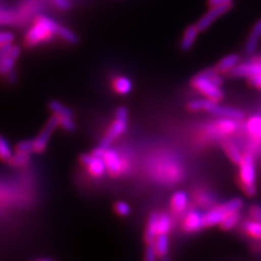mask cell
I'll return each mask as SVG.
<instances>
[{
    "label": "cell",
    "mask_w": 261,
    "mask_h": 261,
    "mask_svg": "<svg viewBox=\"0 0 261 261\" xmlns=\"http://www.w3.org/2000/svg\"><path fill=\"white\" fill-rule=\"evenodd\" d=\"M236 120L233 119H227V118H223L221 121L218 123V127L220 129V132L223 134H228L232 133L236 129Z\"/></svg>",
    "instance_id": "cell-30"
},
{
    "label": "cell",
    "mask_w": 261,
    "mask_h": 261,
    "mask_svg": "<svg viewBox=\"0 0 261 261\" xmlns=\"http://www.w3.org/2000/svg\"><path fill=\"white\" fill-rule=\"evenodd\" d=\"M114 211H116V214L120 217H128L130 215V212H132V209H130V206L126 201L123 200H119L116 203H114Z\"/></svg>",
    "instance_id": "cell-31"
},
{
    "label": "cell",
    "mask_w": 261,
    "mask_h": 261,
    "mask_svg": "<svg viewBox=\"0 0 261 261\" xmlns=\"http://www.w3.org/2000/svg\"><path fill=\"white\" fill-rule=\"evenodd\" d=\"M92 153L103 159L106 168H107V173L111 177H119L123 173V160H122L120 154L116 150L112 149L111 147L102 148V147L98 146L96 149L92 151Z\"/></svg>",
    "instance_id": "cell-4"
},
{
    "label": "cell",
    "mask_w": 261,
    "mask_h": 261,
    "mask_svg": "<svg viewBox=\"0 0 261 261\" xmlns=\"http://www.w3.org/2000/svg\"><path fill=\"white\" fill-rule=\"evenodd\" d=\"M128 125V110L124 106H121L116 110V116H114V120L109 126L107 133L103 136L101 142L99 143V147L102 148H107L110 147V145L118 140L120 136L123 135Z\"/></svg>",
    "instance_id": "cell-2"
},
{
    "label": "cell",
    "mask_w": 261,
    "mask_h": 261,
    "mask_svg": "<svg viewBox=\"0 0 261 261\" xmlns=\"http://www.w3.org/2000/svg\"><path fill=\"white\" fill-rule=\"evenodd\" d=\"M261 39V18L256 21V23L252 27L249 36L246 40V45H245V53L247 55H252L259 45V40Z\"/></svg>",
    "instance_id": "cell-14"
},
{
    "label": "cell",
    "mask_w": 261,
    "mask_h": 261,
    "mask_svg": "<svg viewBox=\"0 0 261 261\" xmlns=\"http://www.w3.org/2000/svg\"><path fill=\"white\" fill-rule=\"evenodd\" d=\"M249 214L251 216V218L256 220L258 222H261V206L260 205H254L250 207Z\"/></svg>",
    "instance_id": "cell-36"
},
{
    "label": "cell",
    "mask_w": 261,
    "mask_h": 261,
    "mask_svg": "<svg viewBox=\"0 0 261 261\" xmlns=\"http://www.w3.org/2000/svg\"><path fill=\"white\" fill-rule=\"evenodd\" d=\"M235 77H254L261 74V60H252L249 62L239 63L230 72Z\"/></svg>",
    "instance_id": "cell-11"
},
{
    "label": "cell",
    "mask_w": 261,
    "mask_h": 261,
    "mask_svg": "<svg viewBox=\"0 0 261 261\" xmlns=\"http://www.w3.org/2000/svg\"><path fill=\"white\" fill-rule=\"evenodd\" d=\"M217 103V101L209 99H196L187 105V108L190 111H208L210 112L211 109L214 108V106Z\"/></svg>",
    "instance_id": "cell-22"
},
{
    "label": "cell",
    "mask_w": 261,
    "mask_h": 261,
    "mask_svg": "<svg viewBox=\"0 0 261 261\" xmlns=\"http://www.w3.org/2000/svg\"><path fill=\"white\" fill-rule=\"evenodd\" d=\"M60 24L46 15H38L34 20L24 37V44L29 47H35L40 44L47 43L55 35H57Z\"/></svg>",
    "instance_id": "cell-1"
},
{
    "label": "cell",
    "mask_w": 261,
    "mask_h": 261,
    "mask_svg": "<svg viewBox=\"0 0 261 261\" xmlns=\"http://www.w3.org/2000/svg\"><path fill=\"white\" fill-rule=\"evenodd\" d=\"M144 258H145V260H148V261H153L158 258L157 251H156V249H154L153 245H147Z\"/></svg>",
    "instance_id": "cell-35"
},
{
    "label": "cell",
    "mask_w": 261,
    "mask_h": 261,
    "mask_svg": "<svg viewBox=\"0 0 261 261\" xmlns=\"http://www.w3.org/2000/svg\"><path fill=\"white\" fill-rule=\"evenodd\" d=\"M56 118L59 122V126L62 127L65 132H69V133L75 132L76 124H75V121H74V119H73V117H56Z\"/></svg>",
    "instance_id": "cell-29"
},
{
    "label": "cell",
    "mask_w": 261,
    "mask_h": 261,
    "mask_svg": "<svg viewBox=\"0 0 261 261\" xmlns=\"http://www.w3.org/2000/svg\"><path fill=\"white\" fill-rule=\"evenodd\" d=\"M153 246L157 251L158 258L165 259L168 255L169 247H170V241L168 238V234H159L157 236L156 241H154Z\"/></svg>",
    "instance_id": "cell-21"
},
{
    "label": "cell",
    "mask_w": 261,
    "mask_h": 261,
    "mask_svg": "<svg viewBox=\"0 0 261 261\" xmlns=\"http://www.w3.org/2000/svg\"><path fill=\"white\" fill-rule=\"evenodd\" d=\"M112 88L118 95L126 96L133 89V83L126 76H117L112 82Z\"/></svg>",
    "instance_id": "cell-18"
},
{
    "label": "cell",
    "mask_w": 261,
    "mask_h": 261,
    "mask_svg": "<svg viewBox=\"0 0 261 261\" xmlns=\"http://www.w3.org/2000/svg\"><path fill=\"white\" fill-rule=\"evenodd\" d=\"M232 6H233V3H227L223 5L210 7V9L201 16V18L197 21V23H196V27H197L199 32L206 31L207 29H209L211 24H214L220 18V16H222L223 14L230 11Z\"/></svg>",
    "instance_id": "cell-10"
},
{
    "label": "cell",
    "mask_w": 261,
    "mask_h": 261,
    "mask_svg": "<svg viewBox=\"0 0 261 261\" xmlns=\"http://www.w3.org/2000/svg\"><path fill=\"white\" fill-rule=\"evenodd\" d=\"M57 36L60 37L62 40H64L65 43L71 44V45H76L80 42L79 36L74 32L62 25H60L58 32H57Z\"/></svg>",
    "instance_id": "cell-25"
},
{
    "label": "cell",
    "mask_w": 261,
    "mask_h": 261,
    "mask_svg": "<svg viewBox=\"0 0 261 261\" xmlns=\"http://www.w3.org/2000/svg\"><path fill=\"white\" fill-rule=\"evenodd\" d=\"M14 148H12L7 138L0 133V160L4 162H9L13 156Z\"/></svg>",
    "instance_id": "cell-23"
},
{
    "label": "cell",
    "mask_w": 261,
    "mask_h": 261,
    "mask_svg": "<svg viewBox=\"0 0 261 261\" xmlns=\"http://www.w3.org/2000/svg\"><path fill=\"white\" fill-rule=\"evenodd\" d=\"M59 126V122L55 116L47 121L44 128L40 130L39 134L33 140V147H34V153H43L48 147L49 142H50L51 135L54 134L57 127Z\"/></svg>",
    "instance_id": "cell-8"
},
{
    "label": "cell",
    "mask_w": 261,
    "mask_h": 261,
    "mask_svg": "<svg viewBox=\"0 0 261 261\" xmlns=\"http://www.w3.org/2000/svg\"><path fill=\"white\" fill-rule=\"evenodd\" d=\"M239 220H240L239 212H234V214L228 215V216L223 220V221L221 222L222 230H224V231L231 230V228H233V227L235 226V224L239 222Z\"/></svg>",
    "instance_id": "cell-32"
},
{
    "label": "cell",
    "mask_w": 261,
    "mask_h": 261,
    "mask_svg": "<svg viewBox=\"0 0 261 261\" xmlns=\"http://www.w3.org/2000/svg\"><path fill=\"white\" fill-rule=\"evenodd\" d=\"M171 227H172V220H171L170 216L168 214H160L158 222V233L168 234L171 231Z\"/></svg>",
    "instance_id": "cell-28"
},
{
    "label": "cell",
    "mask_w": 261,
    "mask_h": 261,
    "mask_svg": "<svg viewBox=\"0 0 261 261\" xmlns=\"http://www.w3.org/2000/svg\"><path fill=\"white\" fill-rule=\"evenodd\" d=\"M227 3H233V0H208V5L210 7L223 5V4H227Z\"/></svg>",
    "instance_id": "cell-39"
},
{
    "label": "cell",
    "mask_w": 261,
    "mask_h": 261,
    "mask_svg": "<svg viewBox=\"0 0 261 261\" xmlns=\"http://www.w3.org/2000/svg\"><path fill=\"white\" fill-rule=\"evenodd\" d=\"M80 162L87 169L88 173L96 178H101L107 174V168L103 159L92 152L81 154Z\"/></svg>",
    "instance_id": "cell-9"
},
{
    "label": "cell",
    "mask_w": 261,
    "mask_h": 261,
    "mask_svg": "<svg viewBox=\"0 0 261 261\" xmlns=\"http://www.w3.org/2000/svg\"><path fill=\"white\" fill-rule=\"evenodd\" d=\"M159 216L157 211H152L147 220L145 232H144V241L146 246L147 245H153L158 236V222H159Z\"/></svg>",
    "instance_id": "cell-12"
},
{
    "label": "cell",
    "mask_w": 261,
    "mask_h": 261,
    "mask_svg": "<svg viewBox=\"0 0 261 261\" xmlns=\"http://www.w3.org/2000/svg\"><path fill=\"white\" fill-rule=\"evenodd\" d=\"M223 148L228 156V158H230L234 163H236V165H241L244 156H242V153L239 150L238 147H236L233 143L226 142L223 144Z\"/></svg>",
    "instance_id": "cell-26"
},
{
    "label": "cell",
    "mask_w": 261,
    "mask_h": 261,
    "mask_svg": "<svg viewBox=\"0 0 261 261\" xmlns=\"http://www.w3.org/2000/svg\"><path fill=\"white\" fill-rule=\"evenodd\" d=\"M199 33L200 32L197 29V27H196V24L195 25H190L186 28V30L183 33L181 43H179V48H181L182 51L191 50L196 42V39L198 37Z\"/></svg>",
    "instance_id": "cell-15"
},
{
    "label": "cell",
    "mask_w": 261,
    "mask_h": 261,
    "mask_svg": "<svg viewBox=\"0 0 261 261\" xmlns=\"http://www.w3.org/2000/svg\"><path fill=\"white\" fill-rule=\"evenodd\" d=\"M248 128L251 134L260 137L261 136V119L259 118L251 119L248 123Z\"/></svg>",
    "instance_id": "cell-33"
},
{
    "label": "cell",
    "mask_w": 261,
    "mask_h": 261,
    "mask_svg": "<svg viewBox=\"0 0 261 261\" xmlns=\"http://www.w3.org/2000/svg\"><path fill=\"white\" fill-rule=\"evenodd\" d=\"M239 63H240V56L231 54L220 60L216 65V69L220 73H228L231 72Z\"/></svg>",
    "instance_id": "cell-19"
},
{
    "label": "cell",
    "mask_w": 261,
    "mask_h": 261,
    "mask_svg": "<svg viewBox=\"0 0 261 261\" xmlns=\"http://www.w3.org/2000/svg\"><path fill=\"white\" fill-rule=\"evenodd\" d=\"M244 230L252 238L261 240V222H258L256 220H254V221H246L244 224Z\"/></svg>",
    "instance_id": "cell-27"
},
{
    "label": "cell",
    "mask_w": 261,
    "mask_h": 261,
    "mask_svg": "<svg viewBox=\"0 0 261 261\" xmlns=\"http://www.w3.org/2000/svg\"><path fill=\"white\" fill-rule=\"evenodd\" d=\"M210 113L216 114L221 118H227V119H233L236 121H240L244 118V113L238 109L223 107V106L218 105V102L214 106V108L211 109Z\"/></svg>",
    "instance_id": "cell-16"
},
{
    "label": "cell",
    "mask_w": 261,
    "mask_h": 261,
    "mask_svg": "<svg viewBox=\"0 0 261 261\" xmlns=\"http://www.w3.org/2000/svg\"><path fill=\"white\" fill-rule=\"evenodd\" d=\"M14 34L11 32H0V47L14 43Z\"/></svg>",
    "instance_id": "cell-34"
},
{
    "label": "cell",
    "mask_w": 261,
    "mask_h": 261,
    "mask_svg": "<svg viewBox=\"0 0 261 261\" xmlns=\"http://www.w3.org/2000/svg\"><path fill=\"white\" fill-rule=\"evenodd\" d=\"M249 82L251 85H254L258 88H261V74L254 76V77H249Z\"/></svg>",
    "instance_id": "cell-38"
},
{
    "label": "cell",
    "mask_w": 261,
    "mask_h": 261,
    "mask_svg": "<svg viewBox=\"0 0 261 261\" xmlns=\"http://www.w3.org/2000/svg\"><path fill=\"white\" fill-rule=\"evenodd\" d=\"M242 207L243 200L241 198H234L223 203L221 206L211 209L207 214L203 215V227L221 224V222L228 215L234 214V212H239Z\"/></svg>",
    "instance_id": "cell-3"
},
{
    "label": "cell",
    "mask_w": 261,
    "mask_h": 261,
    "mask_svg": "<svg viewBox=\"0 0 261 261\" xmlns=\"http://www.w3.org/2000/svg\"><path fill=\"white\" fill-rule=\"evenodd\" d=\"M189 206V196L185 192H176L171 197V208L177 215H181Z\"/></svg>",
    "instance_id": "cell-17"
},
{
    "label": "cell",
    "mask_w": 261,
    "mask_h": 261,
    "mask_svg": "<svg viewBox=\"0 0 261 261\" xmlns=\"http://www.w3.org/2000/svg\"><path fill=\"white\" fill-rule=\"evenodd\" d=\"M240 166H241V179H242L244 192L248 196H254L256 194V187H255L256 171H255L254 158H252L250 153L245 154Z\"/></svg>",
    "instance_id": "cell-5"
},
{
    "label": "cell",
    "mask_w": 261,
    "mask_h": 261,
    "mask_svg": "<svg viewBox=\"0 0 261 261\" xmlns=\"http://www.w3.org/2000/svg\"><path fill=\"white\" fill-rule=\"evenodd\" d=\"M53 3L57 8H58V9L62 11H68L71 8L70 0H53Z\"/></svg>",
    "instance_id": "cell-37"
},
{
    "label": "cell",
    "mask_w": 261,
    "mask_h": 261,
    "mask_svg": "<svg viewBox=\"0 0 261 261\" xmlns=\"http://www.w3.org/2000/svg\"><path fill=\"white\" fill-rule=\"evenodd\" d=\"M20 55L21 48L18 45L10 44L0 47V75L7 76L14 70Z\"/></svg>",
    "instance_id": "cell-7"
},
{
    "label": "cell",
    "mask_w": 261,
    "mask_h": 261,
    "mask_svg": "<svg viewBox=\"0 0 261 261\" xmlns=\"http://www.w3.org/2000/svg\"><path fill=\"white\" fill-rule=\"evenodd\" d=\"M31 156H32V153H30V152L14 150L12 158L8 163H9V165L12 167H24L30 162Z\"/></svg>",
    "instance_id": "cell-24"
},
{
    "label": "cell",
    "mask_w": 261,
    "mask_h": 261,
    "mask_svg": "<svg viewBox=\"0 0 261 261\" xmlns=\"http://www.w3.org/2000/svg\"><path fill=\"white\" fill-rule=\"evenodd\" d=\"M203 227V215L197 210L187 212L184 220V230L186 232H196Z\"/></svg>",
    "instance_id": "cell-13"
},
{
    "label": "cell",
    "mask_w": 261,
    "mask_h": 261,
    "mask_svg": "<svg viewBox=\"0 0 261 261\" xmlns=\"http://www.w3.org/2000/svg\"><path fill=\"white\" fill-rule=\"evenodd\" d=\"M192 85L194 86V88L197 89L199 93L209 98V99H212L217 102L223 99V92L221 91L220 86L214 83V82L203 74L202 72L196 75L195 77H193Z\"/></svg>",
    "instance_id": "cell-6"
},
{
    "label": "cell",
    "mask_w": 261,
    "mask_h": 261,
    "mask_svg": "<svg viewBox=\"0 0 261 261\" xmlns=\"http://www.w3.org/2000/svg\"><path fill=\"white\" fill-rule=\"evenodd\" d=\"M48 108L56 117H74V112L58 100L49 101Z\"/></svg>",
    "instance_id": "cell-20"
}]
</instances>
